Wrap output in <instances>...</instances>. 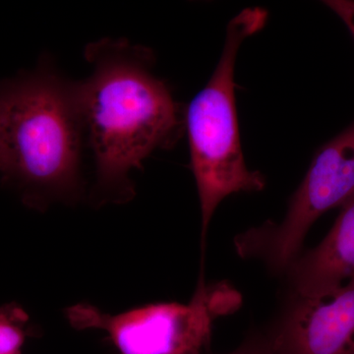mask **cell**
<instances>
[{
  "mask_svg": "<svg viewBox=\"0 0 354 354\" xmlns=\"http://www.w3.org/2000/svg\"><path fill=\"white\" fill-rule=\"evenodd\" d=\"M91 73L75 82L84 135L95 167L93 201L127 203L130 174L158 149L174 145L183 130L171 91L153 74L152 51L124 39L88 44Z\"/></svg>",
  "mask_w": 354,
  "mask_h": 354,
  "instance_id": "6da1fadb",
  "label": "cell"
},
{
  "mask_svg": "<svg viewBox=\"0 0 354 354\" xmlns=\"http://www.w3.org/2000/svg\"><path fill=\"white\" fill-rule=\"evenodd\" d=\"M84 141L75 82L50 60L0 83V174L30 208L80 199Z\"/></svg>",
  "mask_w": 354,
  "mask_h": 354,
  "instance_id": "7a4b0ae2",
  "label": "cell"
},
{
  "mask_svg": "<svg viewBox=\"0 0 354 354\" xmlns=\"http://www.w3.org/2000/svg\"><path fill=\"white\" fill-rule=\"evenodd\" d=\"M260 7L244 9L230 21L215 72L190 102L186 113L191 169L202 215V243L218 204L230 195L258 192L265 177L246 167L239 139L234 95V68L241 44L266 24Z\"/></svg>",
  "mask_w": 354,
  "mask_h": 354,
  "instance_id": "3957f363",
  "label": "cell"
},
{
  "mask_svg": "<svg viewBox=\"0 0 354 354\" xmlns=\"http://www.w3.org/2000/svg\"><path fill=\"white\" fill-rule=\"evenodd\" d=\"M241 302L228 283L200 281L187 304L148 305L118 315L77 304L66 316L76 329L104 330L118 354H193L209 344L216 319L234 313Z\"/></svg>",
  "mask_w": 354,
  "mask_h": 354,
  "instance_id": "277c9868",
  "label": "cell"
},
{
  "mask_svg": "<svg viewBox=\"0 0 354 354\" xmlns=\"http://www.w3.org/2000/svg\"><path fill=\"white\" fill-rule=\"evenodd\" d=\"M354 194V123L319 150L279 225L253 228L237 239L239 252L259 256L276 270H288L310 227L321 215Z\"/></svg>",
  "mask_w": 354,
  "mask_h": 354,
  "instance_id": "5b68a950",
  "label": "cell"
},
{
  "mask_svg": "<svg viewBox=\"0 0 354 354\" xmlns=\"http://www.w3.org/2000/svg\"><path fill=\"white\" fill-rule=\"evenodd\" d=\"M276 354H354V279L318 297H300L271 339Z\"/></svg>",
  "mask_w": 354,
  "mask_h": 354,
  "instance_id": "8992f818",
  "label": "cell"
},
{
  "mask_svg": "<svg viewBox=\"0 0 354 354\" xmlns=\"http://www.w3.org/2000/svg\"><path fill=\"white\" fill-rule=\"evenodd\" d=\"M341 207L327 236L288 268L297 297L330 295L354 279V194Z\"/></svg>",
  "mask_w": 354,
  "mask_h": 354,
  "instance_id": "52a82bcc",
  "label": "cell"
},
{
  "mask_svg": "<svg viewBox=\"0 0 354 354\" xmlns=\"http://www.w3.org/2000/svg\"><path fill=\"white\" fill-rule=\"evenodd\" d=\"M29 316L16 304L0 308V354H22L29 335Z\"/></svg>",
  "mask_w": 354,
  "mask_h": 354,
  "instance_id": "ba28073f",
  "label": "cell"
},
{
  "mask_svg": "<svg viewBox=\"0 0 354 354\" xmlns=\"http://www.w3.org/2000/svg\"><path fill=\"white\" fill-rule=\"evenodd\" d=\"M324 4L339 16V19L344 22L354 39V1H351V0H328V1H324Z\"/></svg>",
  "mask_w": 354,
  "mask_h": 354,
  "instance_id": "9c48e42d",
  "label": "cell"
},
{
  "mask_svg": "<svg viewBox=\"0 0 354 354\" xmlns=\"http://www.w3.org/2000/svg\"><path fill=\"white\" fill-rule=\"evenodd\" d=\"M201 354V353H193ZM227 354H276L272 348L271 341H250L239 346L236 351Z\"/></svg>",
  "mask_w": 354,
  "mask_h": 354,
  "instance_id": "30bf717a",
  "label": "cell"
}]
</instances>
